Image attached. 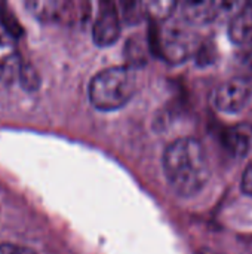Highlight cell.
Instances as JSON below:
<instances>
[{
    "mask_svg": "<svg viewBox=\"0 0 252 254\" xmlns=\"http://www.w3.org/2000/svg\"><path fill=\"white\" fill-rule=\"evenodd\" d=\"M120 12L117 10L116 3L101 1L98 4L97 18L94 22V40L98 46L113 45L120 34Z\"/></svg>",
    "mask_w": 252,
    "mask_h": 254,
    "instance_id": "obj_4",
    "label": "cell"
},
{
    "mask_svg": "<svg viewBox=\"0 0 252 254\" xmlns=\"http://www.w3.org/2000/svg\"><path fill=\"white\" fill-rule=\"evenodd\" d=\"M251 100V88L244 77H235L223 82L212 95V103L223 113H238L247 107Z\"/></svg>",
    "mask_w": 252,
    "mask_h": 254,
    "instance_id": "obj_3",
    "label": "cell"
},
{
    "mask_svg": "<svg viewBox=\"0 0 252 254\" xmlns=\"http://www.w3.org/2000/svg\"><path fill=\"white\" fill-rule=\"evenodd\" d=\"M159 43L165 57L175 61H181L183 58H186L190 49L189 34L184 28L178 25H169L163 28L159 37Z\"/></svg>",
    "mask_w": 252,
    "mask_h": 254,
    "instance_id": "obj_7",
    "label": "cell"
},
{
    "mask_svg": "<svg viewBox=\"0 0 252 254\" xmlns=\"http://www.w3.org/2000/svg\"><path fill=\"white\" fill-rule=\"evenodd\" d=\"M24 63L15 39L9 34H0V83H13L19 80Z\"/></svg>",
    "mask_w": 252,
    "mask_h": 254,
    "instance_id": "obj_5",
    "label": "cell"
},
{
    "mask_svg": "<svg viewBox=\"0 0 252 254\" xmlns=\"http://www.w3.org/2000/svg\"><path fill=\"white\" fill-rule=\"evenodd\" d=\"M0 254H21V250L13 244H0Z\"/></svg>",
    "mask_w": 252,
    "mask_h": 254,
    "instance_id": "obj_15",
    "label": "cell"
},
{
    "mask_svg": "<svg viewBox=\"0 0 252 254\" xmlns=\"http://www.w3.org/2000/svg\"><path fill=\"white\" fill-rule=\"evenodd\" d=\"M223 143L230 155L242 158L248 153L252 143V124H236L223 134Z\"/></svg>",
    "mask_w": 252,
    "mask_h": 254,
    "instance_id": "obj_8",
    "label": "cell"
},
{
    "mask_svg": "<svg viewBox=\"0 0 252 254\" xmlns=\"http://www.w3.org/2000/svg\"><path fill=\"white\" fill-rule=\"evenodd\" d=\"M238 65L245 76L252 77V37L244 43V48L238 54Z\"/></svg>",
    "mask_w": 252,
    "mask_h": 254,
    "instance_id": "obj_12",
    "label": "cell"
},
{
    "mask_svg": "<svg viewBox=\"0 0 252 254\" xmlns=\"http://www.w3.org/2000/svg\"><path fill=\"white\" fill-rule=\"evenodd\" d=\"M162 164L169 188L181 198L198 195L211 177L206 150L199 140L192 137L171 143L163 153Z\"/></svg>",
    "mask_w": 252,
    "mask_h": 254,
    "instance_id": "obj_1",
    "label": "cell"
},
{
    "mask_svg": "<svg viewBox=\"0 0 252 254\" xmlns=\"http://www.w3.org/2000/svg\"><path fill=\"white\" fill-rule=\"evenodd\" d=\"M137 76L129 65H114L95 74L89 83V100L102 112L123 107L135 94Z\"/></svg>",
    "mask_w": 252,
    "mask_h": 254,
    "instance_id": "obj_2",
    "label": "cell"
},
{
    "mask_svg": "<svg viewBox=\"0 0 252 254\" xmlns=\"http://www.w3.org/2000/svg\"><path fill=\"white\" fill-rule=\"evenodd\" d=\"M30 10L43 21H56V22H65V21H76L80 15V10L77 9L79 3L73 1H30L27 3Z\"/></svg>",
    "mask_w": 252,
    "mask_h": 254,
    "instance_id": "obj_6",
    "label": "cell"
},
{
    "mask_svg": "<svg viewBox=\"0 0 252 254\" xmlns=\"http://www.w3.org/2000/svg\"><path fill=\"white\" fill-rule=\"evenodd\" d=\"M177 6V3L174 1H151V3H146L144 4V12L151 15L156 19H166L172 9Z\"/></svg>",
    "mask_w": 252,
    "mask_h": 254,
    "instance_id": "obj_11",
    "label": "cell"
},
{
    "mask_svg": "<svg viewBox=\"0 0 252 254\" xmlns=\"http://www.w3.org/2000/svg\"><path fill=\"white\" fill-rule=\"evenodd\" d=\"M19 80H21L22 86H24V88H27V89L36 88V86L39 85V79H37L36 71H34L30 65H27V64H24V67H22V71H21Z\"/></svg>",
    "mask_w": 252,
    "mask_h": 254,
    "instance_id": "obj_13",
    "label": "cell"
},
{
    "mask_svg": "<svg viewBox=\"0 0 252 254\" xmlns=\"http://www.w3.org/2000/svg\"><path fill=\"white\" fill-rule=\"evenodd\" d=\"M252 36V1L242 4V9L229 24V37L233 43H245Z\"/></svg>",
    "mask_w": 252,
    "mask_h": 254,
    "instance_id": "obj_10",
    "label": "cell"
},
{
    "mask_svg": "<svg viewBox=\"0 0 252 254\" xmlns=\"http://www.w3.org/2000/svg\"><path fill=\"white\" fill-rule=\"evenodd\" d=\"M242 192L248 196H252V162L247 167V170L244 171V176H242Z\"/></svg>",
    "mask_w": 252,
    "mask_h": 254,
    "instance_id": "obj_14",
    "label": "cell"
},
{
    "mask_svg": "<svg viewBox=\"0 0 252 254\" xmlns=\"http://www.w3.org/2000/svg\"><path fill=\"white\" fill-rule=\"evenodd\" d=\"M229 3L220 1H187L184 3V16L190 22L205 24L215 19Z\"/></svg>",
    "mask_w": 252,
    "mask_h": 254,
    "instance_id": "obj_9",
    "label": "cell"
}]
</instances>
